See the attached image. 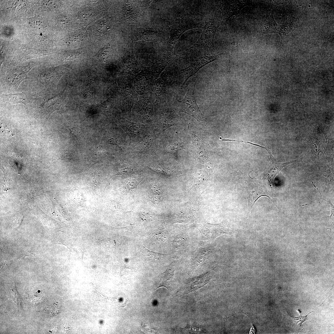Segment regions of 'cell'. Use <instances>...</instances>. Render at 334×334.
Listing matches in <instances>:
<instances>
[{
    "label": "cell",
    "mask_w": 334,
    "mask_h": 334,
    "mask_svg": "<svg viewBox=\"0 0 334 334\" xmlns=\"http://www.w3.org/2000/svg\"><path fill=\"white\" fill-rule=\"evenodd\" d=\"M196 82H192L188 88L186 93L180 101V111L192 116L198 121L206 122V118L198 107L195 97V90Z\"/></svg>",
    "instance_id": "cell-1"
},
{
    "label": "cell",
    "mask_w": 334,
    "mask_h": 334,
    "mask_svg": "<svg viewBox=\"0 0 334 334\" xmlns=\"http://www.w3.org/2000/svg\"><path fill=\"white\" fill-rule=\"evenodd\" d=\"M218 27V24L215 22H207L203 27L201 36L194 46L208 51H213L215 35Z\"/></svg>",
    "instance_id": "cell-2"
},
{
    "label": "cell",
    "mask_w": 334,
    "mask_h": 334,
    "mask_svg": "<svg viewBox=\"0 0 334 334\" xmlns=\"http://www.w3.org/2000/svg\"><path fill=\"white\" fill-rule=\"evenodd\" d=\"M248 197V214H249L254 204L261 197L266 196L271 199L263 185L259 180L251 178L246 183Z\"/></svg>",
    "instance_id": "cell-3"
},
{
    "label": "cell",
    "mask_w": 334,
    "mask_h": 334,
    "mask_svg": "<svg viewBox=\"0 0 334 334\" xmlns=\"http://www.w3.org/2000/svg\"><path fill=\"white\" fill-rule=\"evenodd\" d=\"M71 88V85L67 83L62 92L53 98L45 101L40 107L41 113L48 118L54 111L59 109L66 97Z\"/></svg>",
    "instance_id": "cell-4"
},
{
    "label": "cell",
    "mask_w": 334,
    "mask_h": 334,
    "mask_svg": "<svg viewBox=\"0 0 334 334\" xmlns=\"http://www.w3.org/2000/svg\"><path fill=\"white\" fill-rule=\"evenodd\" d=\"M232 231L230 224L225 221L218 224H207L203 227L201 233L206 238L213 240L224 234L230 235Z\"/></svg>",
    "instance_id": "cell-5"
},
{
    "label": "cell",
    "mask_w": 334,
    "mask_h": 334,
    "mask_svg": "<svg viewBox=\"0 0 334 334\" xmlns=\"http://www.w3.org/2000/svg\"><path fill=\"white\" fill-rule=\"evenodd\" d=\"M247 4L244 1H223L221 7L223 23H226L232 17L238 15Z\"/></svg>",
    "instance_id": "cell-6"
},
{
    "label": "cell",
    "mask_w": 334,
    "mask_h": 334,
    "mask_svg": "<svg viewBox=\"0 0 334 334\" xmlns=\"http://www.w3.org/2000/svg\"><path fill=\"white\" fill-rule=\"evenodd\" d=\"M223 53L211 56L204 55L198 58L190 66L181 70V71L184 72L185 74V79L181 88H182L190 77L195 74L203 66L217 59Z\"/></svg>",
    "instance_id": "cell-7"
},
{
    "label": "cell",
    "mask_w": 334,
    "mask_h": 334,
    "mask_svg": "<svg viewBox=\"0 0 334 334\" xmlns=\"http://www.w3.org/2000/svg\"><path fill=\"white\" fill-rule=\"evenodd\" d=\"M35 99L34 96L29 91L23 92L20 93L0 95L1 102L9 104L22 103L26 106L27 109Z\"/></svg>",
    "instance_id": "cell-8"
},
{
    "label": "cell",
    "mask_w": 334,
    "mask_h": 334,
    "mask_svg": "<svg viewBox=\"0 0 334 334\" xmlns=\"http://www.w3.org/2000/svg\"><path fill=\"white\" fill-rule=\"evenodd\" d=\"M270 156L269 163L265 172L264 178L271 183L273 190L274 179L276 176L283 168L289 164L296 162V160L281 163L276 161L272 154Z\"/></svg>",
    "instance_id": "cell-9"
},
{
    "label": "cell",
    "mask_w": 334,
    "mask_h": 334,
    "mask_svg": "<svg viewBox=\"0 0 334 334\" xmlns=\"http://www.w3.org/2000/svg\"><path fill=\"white\" fill-rule=\"evenodd\" d=\"M177 26L173 33L172 39V45H174L181 36L189 29L199 27L198 24L193 20L183 17L177 20Z\"/></svg>",
    "instance_id": "cell-10"
},
{
    "label": "cell",
    "mask_w": 334,
    "mask_h": 334,
    "mask_svg": "<svg viewBox=\"0 0 334 334\" xmlns=\"http://www.w3.org/2000/svg\"><path fill=\"white\" fill-rule=\"evenodd\" d=\"M212 277L211 272L206 274L189 280L187 283L186 288L188 293L201 287L206 284Z\"/></svg>",
    "instance_id": "cell-11"
},
{
    "label": "cell",
    "mask_w": 334,
    "mask_h": 334,
    "mask_svg": "<svg viewBox=\"0 0 334 334\" xmlns=\"http://www.w3.org/2000/svg\"><path fill=\"white\" fill-rule=\"evenodd\" d=\"M280 25L276 23L274 18L273 11L270 12L268 17L259 32L260 35L267 33H278Z\"/></svg>",
    "instance_id": "cell-12"
},
{
    "label": "cell",
    "mask_w": 334,
    "mask_h": 334,
    "mask_svg": "<svg viewBox=\"0 0 334 334\" xmlns=\"http://www.w3.org/2000/svg\"><path fill=\"white\" fill-rule=\"evenodd\" d=\"M295 28V23L293 20L291 18L288 17L284 24L280 26L278 33L282 39L284 37L288 36Z\"/></svg>",
    "instance_id": "cell-13"
},
{
    "label": "cell",
    "mask_w": 334,
    "mask_h": 334,
    "mask_svg": "<svg viewBox=\"0 0 334 334\" xmlns=\"http://www.w3.org/2000/svg\"><path fill=\"white\" fill-rule=\"evenodd\" d=\"M212 253V251L209 248H203L200 249L196 256L192 261L193 267L195 268L208 259Z\"/></svg>",
    "instance_id": "cell-14"
},
{
    "label": "cell",
    "mask_w": 334,
    "mask_h": 334,
    "mask_svg": "<svg viewBox=\"0 0 334 334\" xmlns=\"http://www.w3.org/2000/svg\"><path fill=\"white\" fill-rule=\"evenodd\" d=\"M150 194L151 200L153 203H158L162 200V190L158 185H155L152 186Z\"/></svg>",
    "instance_id": "cell-15"
},
{
    "label": "cell",
    "mask_w": 334,
    "mask_h": 334,
    "mask_svg": "<svg viewBox=\"0 0 334 334\" xmlns=\"http://www.w3.org/2000/svg\"><path fill=\"white\" fill-rule=\"evenodd\" d=\"M124 127L127 133L132 136L138 134L141 129L140 124L128 121L126 122Z\"/></svg>",
    "instance_id": "cell-16"
},
{
    "label": "cell",
    "mask_w": 334,
    "mask_h": 334,
    "mask_svg": "<svg viewBox=\"0 0 334 334\" xmlns=\"http://www.w3.org/2000/svg\"><path fill=\"white\" fill-rule=\"evenodd\" d=\"M174 245L177 250L185 249L188 244V239L185 234H180L178 235L174 240Z\"/></svg>",
    "instance_id": "cell-17"
},
{
    "label": "cell",
    "mask_w": 334,
    "mask_h": 334,
    "mask_svg": "<svg viewBox=\"0 0 334 334\" xmlns=\"http://www.w3.org/2000/svg\"><path fill=\"white\" fill-rule=\"evenodd\" d=\"M137 182L134 179H128L124 185V188L128 193L134 192L136 189Z\"/></svg>",
    "instance_id": "cell-18"
},
{
    "label": "cell",
    "mask_w": 334,
    "mask_h": 334,
    "mask_svg": "<svg viewBox=\"0 0 334 334\" xmlns=\"http://www.w3.org/2000/svg\"><path fill=\"white\" fill-rule=\"evenodd\" d=\"M153 142L152 138L151 137L146 138L141 144L140 151L141 152L145 153L151 147Z\"/></svg>",
    "instance_id": "cell-19"
},
{
    "label": "cell",
    "mask_w": 334,
    "mask_h": 334,
    "mask_svg": "<svg viewBox=\"0 0 334 334\" xmlns=\"http://www.w3.org/2000/svg\"><path fill=\"white\" fill-rule=\"evenodd\" d=\"M311 147L314 153L318 156L320 152V145L318 139L315 137H313L311 139Z\"/></svg>",
    "instance_id": "cell-20"
},
{
    "label": "cell",
    "mask_w": 334,
    "mask_h": 334,
    "mask_svg": "<svg viewBox=\"0 0 334 334\" xmlns=\"http://www.w3.org/2000/svg\"><path fill=\"white\" fill-rule=\"evenodd\" d=\"M134 169L131 166L128 164H123L120 169V172L123 174H128L133 171Z\"/></svg>",
    "instance_id": "cell-21"
},
{
    "label": "cell",
    "mask_w": 334,
    "mask_h": 334,
    "mask_svg": "<svg viewBox=\"0 0 334 334\" xmlns=\"http://www.w3.org/2000/svg\"><path fill=\"white\" fill-rule=\"evenodd\" d=\"M296 310L298 312V313L299 314V317H293V318L295 319V320H298V321L297 322V323H299V325H300V328H300L302 324L303 323H304V322H305V321H306L307 320V316L310 314L311 312H313V311H312L310 312L308 314H307L306 315H305V316H302L301 315V311L300 310H299L298 309L297 310V309H296Z\"/></svg>",
    "instance_id": "cell-22"
},
{
    "label": "cell",
    "mask_w": 334,
    "mask_h": 334,
    "mask_svg": "<svg viewBox=\"0 0 334 334\" xmlns=\"http://www.w3.org/2000/svg\"><path fill=\"white\" fill-rule=\"evenodd\" d=\"M140 217L143 220L145 221L151 220L153 218V215L150 212H143L140 215Z\"/></svg>",
    "instance_id": "cell-23"
},
{
    "label": "cell",
    "mask_w": 334,
    "mask_h": 334,
    "mask_svg": "<svg viewBox=\"0 0 334 334\" xmlns=\"http://www.w3.org/2000/svg\"><path fill=\"white\" fill-rule=\"evenodd\" d=\"M108 140L109 144L117 146L121 150V148L119 145V142L116 137L110 136L109 137Z\"/></svg>",
    "instance_id": "cell-24"
},
{
    "label": "cell",
    "mask_w": 334,
    "mask_h": 334,
    "mask_svg": "<svg viewBox=\"0 0 334 334\" xmlns=\"http://www.w3.org/2000/svg\"><path fill=\"white\" fill-rule=\"evenodd\" d=\"M75 128H70V130L74 136L78 137L79 136V135H80L79 130L78 128H76L75 129Z\"/></svg>",
    "instance_id": "cell-25"
},
{
    "label": "cell",
    "mask_w": 334,
    "mask_h": 334,
    "mask_svg": "<svg viewBox=\"0 0 334 334\" xmlns=\"http://www.w3.org/2000/svg\"><path fill=\"white\" fill-rule=\"evenodd\" d=\"M222 141H235L239 142H244V143H249L251 144L255 145L256 146H257L259 147L263 148H264L266 150L268 151V152H269V150H268L266 148H265L264 147H262V146H260V145H258L257 144H254V143H251L250 142H249L248 141V142H244V141H237V140H234L225 139H222Z\"/></svg>",
    "instance_id": "cell-26"
},
{
    "label": "cell",
    "mask_w": 334,
    "mask_h": 334,
    "mask_svg": "<svg viewBox=\"0 0 334 334\" xmlns=\"http://www.w3.org/2000/svg\"><path fill=\"white\" fill-rule=\"evenodd\" d=\"M189 329L191 331H192L193 332H201V329L199 328H198L196 326H188L187 328Z\"/></svg>",
    "instance_id": "cell-27"
}]
</instances>
